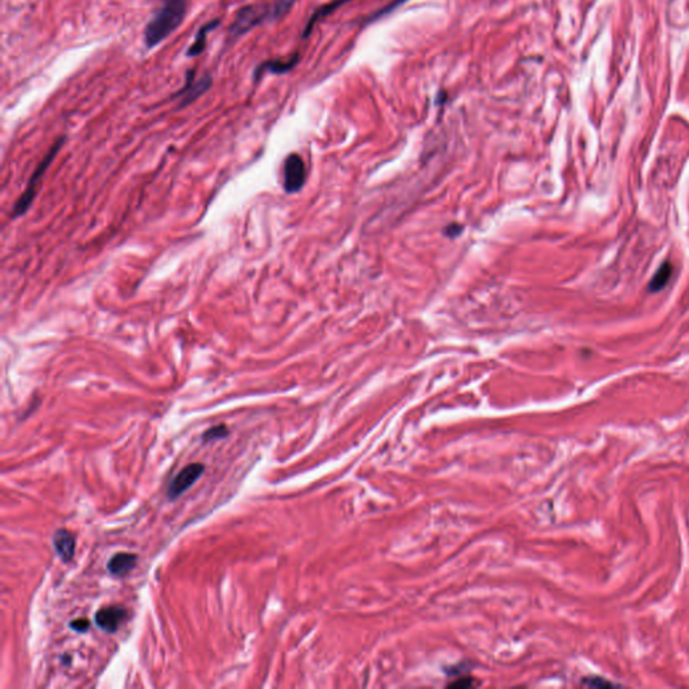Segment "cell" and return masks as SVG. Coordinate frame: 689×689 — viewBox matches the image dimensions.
I'll return each mask as SVG.
<instances>
[{
    "label": "cell",
    "instance_id": "6da1fadb",
    "mask_svg": "<svg viewBox=\"0 0 689 689\" xmlns=\"http://www.w3.org/2000/svg\"><path fill=\"white\" fill-rule=\"evenodd\" d=\"M187 12V0H165L145 28V45L148 49L158 46L182 25Z\"/></svg>",
    "mask_w": 689,
    "mask_h": 689
},
{
    "label": "cell",
    "instance_id": "30bf717a",
    "mask_svg": "<svg viewBox=\"0 0 689 689\" xmlns=\"http://www.w3.org/2000/svg\"><path fill=\"white\" fill-rule=\"evenodd\" d=\"M219 25H220V21L216 19V21H212V22H209V24H206V25L202 26L199 28V31H198L197 35L194 38L193 45L187 50V57H196V55H199L203 51L205 45H206V38H208L209 33L213 28H216Z\"/></svg>",
    "mask_w": 689,
    "mask_h": 689
},
{
    "label": "cell",
    "instance_id": "ba28073f",
    "mask_svg": "<svg viewBox=\"0 0 689 689\" xmlns=\"http://www.w3.org/2000/svg\"><path fill=\"white\" fill-rule=\"evenodd\" d=\"M53 544L55 548V552L64 562H71L73 559L74 549H75V540L71 532L66 529H58L54 533Z\"/></svg>",
    "mask_w": 689,
    "mask_h": 689
},
{
    "label": "cell",
    "instance_id": "52a82bcc",
    "mask_svg": "<svg viewBox=\"0 0 689 689\" xmlns=\"http://www.w3.org/2000/svg\"><path fill=\"white\" fill-rule=\"evenodd\" d=\"M125 616H127V612L124 609L118 607V606H111V607H105V609L99 610L95 619H96V623L101 630H104L107 633H115L119 629V626L122 625Z\"/></svg>",
    "mask_w": 689,
    "mask_h": 689
},
{
    "label": "cell",
    "instance_id": "4fadbf2b",
    "mask_svg": "<svg viewBox=\"0 0 689 689\" xmlns=\"http://www.w3.org/2000/svg\"><path fill=\"white\" fill-rule=\"evenodd\" d=\"M346 1H349V0H336V1H331V3H329V4L323 6V7H320V10H317V12H315V14L310 18V21L307 22V26H306V28H304V37L310 34V31H311L313 26L315 25V22H317L318 19H320L322 17L329 15L330 12H333L337 7H341V6L344 4Z\"/></svg>",
    "mask_w": 689,
    "mask_h": 689
},
{
    "label": "cell",
    "instance_id": "277c9868",
    "mask_svg": "<svg viewBox=\"0 0 689 689\" xmlns=\"http://www.w3.org/2000/svg\"><path fill=\"white\" fill-rule=\"evenodd\" d=\"M266 18H270V10H266L261 6H246L237 12L235 22L230 26V34L241 35Z\"/></svg>",
    "mask_w": 689,
    "mask_h": 689
},
{
    "label": "cell",
    "instance_id": "8fae6325",
    "mask_svg": "<svg viewBox=\"0 0 689 689\" xmlns=\"http://www.w3.org/2000/svg\"><path fill=\"white\" fill-rule=\"evenodd\" d=\"M672 273H673V267L670 263H664L659 271L656 272V275L653 276V279L650 280V284H649V290L652 293H659L661 291L663 288H665V286L668 284V282L670 280L672 277Z\"/></svg>",
    "mask_w": 689,
    "mask_h": 689
},
{
    "label": "cell",
    "instance_id": "3957f363",
    "mask_svg": "<svg viewBox=\"0 0 689 689\" xmlns=\"http://www.w3.org/2000/svg\"><path fill=\"white\" fill-rule=\"evenodd\" d=\"M306 182V165L299 154H290L283 165V186L287 193L299 192Z\"/></svg>",
    "mask_w": 689,
    "mask_h": 689
},
{
    "label": "cell",
    "instance_id": "5b68a950",
    "mask_svg": "<svg viewBox=\"0 0 689 689\" xmlns=\"http://www.w3.org/2000/svg\"><path fill=\"white\" fill-rule=\"evenodd\" d=\"M203 465L201 463H192L189 466L183 468L174 479H172V485L169 488V492H167V495L170 499H175L178 498L182 493L189 490L196 482L198 481V478L202 475L203 472Z\"/></svg>",
    "mask_w": 689,
    "mask_h": 689
},
{
    "label": "cell",
    "instance_id": "8992f818",
    "mask_svg": "<svg viewBox=\"0 0 689 689\" xmlns=\"http://www.w3.org/2000/svg\"><path fill=\"white\" fill-rule=\"evenodd\" d=\"M212 85V78L209 75H205L199 78L198 81L193 80V75L187 74V81L185 86L178 92V98L181 100L179 107H186L192 104L194 100H197L199 96H202Z\"/></svg>",
    "mask_w": 689,
    "mask_h": 689
},
{
    "label": "cell",
    "instance_id": "ac0fdd59",
    "mask_svg": "<svg viewBox=\"0 0 689 689\" xmlns=\"http://www.w3.org/2000/svg\"><path fill=\"white\" fill-rule=\"evenodd\" d=\"M459 230H461V226L454 223V225H450L448 228H445V235L447 236H457V235H459Z\"/></svg>",
    "mask_w": 689,
    "mask_h": 689
},
{
    "label": "cell",
    "instance_id": "2e32d148",
    "mask_svg": "<svg viewBox=\"0 0 689 689\" xmlns=\"http://www.w3.org/2000/svg\"><path fill=\"white\" fill-rule=\"evenodd\" d=\"M295 1L296 0H277V1H276V4L273 6V8H272L271 11H270V18H271V15L272 19H273V18L280 17V15H282V14H284V12H286V11H287V10H288V8H290V7L295 3Z\"/></svg>",
    "mask_w": 689,
    "mask_h": 689
},
{
    "label": "cell",
    "instance_id": "5bb4252c",
    "mask_svg": "<svg viewBox=\"0 0 689 689\" xmlns=\"http://www.w3.org/2000/svg\"><path fill=\"white\" fill-rule=\"evenodd\" d=\"M228 434H229V432H228V427H226L225 424H220V425H216V427L209 428V430L203 434L202 439H203L205 442H212V441H217V439H222V438H225Z\"/></svg>",
    "mask_w": 689,
    "mask_h": 689
},
{
    "label": "cell",
    "instance_id": "7a4b0ae2",
    "mask_svg": "<svg viewBox=\"0 0 689 689\" xmlns=\"http://www.w3.org/2000/svg\"><path fill=\"white\" fill-rule=\"evenodd\" d=\"M64 142H65V138H59L53 145V147L50 148L49 152L44 156V159L41 160V163L35 167V170L33 172V175H31V178H30V181H28V183L26 186L24 194L18 198V201L15 202V205L12 208V217L14 219L19 217V216H24L26 212L28 210V208L31 206L34 198H35L37 193H38V186H39V183H41L45 172H48L51 162L54 160L55 155L58 154V151L62 147Z\"/></svg>",
    "mask_w": 689,
    "mask_h": 689
},
{
    "label": "cell",
    "instance_id": "7c38bea8",
    "mask_svg": "<svg viewBox=\"0 0 689 689\" xmlns=\"http://www.w3.org/2000/svg\"><path fill=\"white\" fill-rule=\"evenodd\" d=\"M297 55L294 57L293 59H288V61H270V62H266L263 64L260 68H257V72H256V78L259 77V74L263 73V71H268L270 73L273 74H283L287 73L288 71H291L297 62Z\"/></svg>",
    "mask_w": 689,
    "mask_h": 689
},
{
    "label": "cell",
    "instance_id": "9a60e30c",
    "mask_svg": "<svg viewBox=\"0 0 689 689\" xmlns=\"http://www.w3.org/2000/svg\"><path fill=\"white\" fill-rule=\"evenodd\" d=\"M583 686L586 687H591V688H616L618 687L614 683L609 681V680H605V679H600V677H589L583 681Z\"/></svg>",
    "mask_w": 689,
    "mask_h": 689
},
{
    "label": "cell",
    "instance_id": "e0dca14e",
    "mask_svg": "<svg viewBox=\"0 0 689 689\" xmlns=\"http://www.w3.org/2000/svg\"><path fill=\"white\" fill-rule=\"evenodd\" d=\"M89 626H91V623H89V621H88V619H85V618H80V619H75V621H72V622H71V627H72L73 630H75V632H78V633H85V632H88V630H89Z\"/></svg>",
    "mask_w": 689,
    "mask_h": 689
},
{
    "label": "cell",
    "instance_id": "9c48e42d",
    "mask_svg": "<svg viewBox=\"0 0 689 689\" xmlns=\"http://www.w3.org/2000/svg\"><path fill=\"white\" fill-rule=\"evenodd\" d=\"M136 559L138 558L134 553H116L108 563V571L115 576H124L135 567Z\"/></svg>",
    "mask_w": 689,
    "mask_h": 689
}]
</instances>
